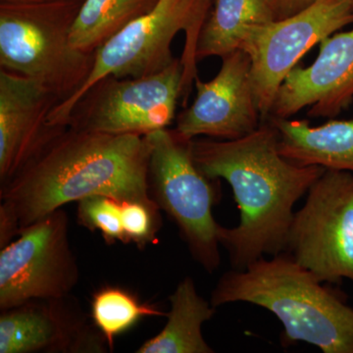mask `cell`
<instances>
[{"instance_id": "6da1fadb", "label": "cell", "mask_w": 353, "mask_h": 353, "mask_svg": "<svg viewBox=\"0 0 353 353\" xmlns=\"http://www.w3.org/2000/svg\"><path fill=\"white\" fill-rule=\"evenodd\" d=\"M192 157L209 179H225L233 190L240 223L219 227L220 245L232 267L243 270L264 255L284 252L294 204L326 169L301 166L279 152V134L270 122L233 141L192 139Z\"/></svg>"}, {"instance_id": "7a4b0ae2", "label": "cell", "mask_w": 353, "mask_h": 353, "mask_svg": "<svg viewBox=\"0 0 353 353\" xmlns=\"http://www.w3.org/2000/svg\"><path fill=\"white\" fill-rule=\"evenodd\" d=\"M150 157L146 136L67 126L0 187V199L13 211L21 229L90 196L154 201L148 183Z\"/></svg>"}, {"instance_id": "3957f363", "label": "cell", "mask_w": 353, "mask_h": 353, "mask_svg": "<svg viewBox=\"0 0 353 353\" xmlns=\"http://www.w3.org/2000/svg\"><path fill=\"white\" fill-rule=\"evenodd\" d=\"M323 284L290 254L281 252L225 273L210 303L215 308L248 303L267 309L284 326V347L304 341L324 353H353V308L343 292Z\"/></svg>"}, {"instance_id": "277c9868", "label": "cell", "mask_w": 353, "mask_h": 353, "mask_svg": "<svg viewBox=\"0 0 353 353\" xmlns=\"http://www.w3.org/2000/svg\"><path fill=\"white\" fill-rule=\"evenodd\" d=\"M212 4L213 0H158L150 12L132 21L95 50L87 80L71 97L54 106L48 118L50 124L67 126L77 102L102 79L139 78L170 66L176 59L172 43L180 32H185L182 57L185 101L197 78V39Z\"/></svg>"}, {"instance_id": "5b68a950", "label": "cell", "mask_w": 353, "mask_h": 353, "mask_svg": "<svg viewBox=\"0 0 353 353\" xmlns=\"http://www.w3.org/2000/svg\"><path fill=\"white\" fill-rule=\"evenodd\" d=\"M83 1H1V69L39 81L61 101L71 97L94 64V53L77 50L70 39Z\"/></svg>"}, {"instance_id": "8992f818", "label": "cell", "mask_w": 353, "mask_h": 353, "mask_svg": "<svg viewBox=\"0 0 353 353\" xmlns=\"http://www.w3.org/2000/svg\"><path fill=\"white\" fill-rule=\"evenodd\" d=\"M150 146L148 183L153 201L175 223L197 263L208 273L219 268L220 224L213 217L218 190L192 157V141L175 129L146 134Z\"/></svg>"}, {"instance_id": "52a82bcc", "label": "cell", "mask_w": 353, "mask_h": 353, "mask_svg": "<svg viewBox=\"0 0 353 353\" xmlns=\"http://www.w3.org/2000/svg\"><path fill=\"white\" fill-rule=\"evenodd\" d=\"M307 194L283 252L322 283L353 282V174L326 169Z\"/></svg>"}, {"instance_id": "ba28073f", "label": "cell", "mask_w": 353, "mask_h": 353, "mask_svg": "<svg viewBox=\"0 0 353 353\" xmlns=\"http://www.w3.org/2000/svg\"><path fill=\"white\" fill-rule=\"evenodd\" d=\"M182 58L139 78L108 77L94 83L70 114L67 126L110 134L146 136L167 129L183 94Z\"/></svg>"}, {"instance_id": "9c48e42d", "label": "cell", "mask_w": 353, "mask_h": 353, "mask_svg": "<svg viewBox=\"0 0 353 353\" xmlns=\"http://www.w3.org/2000/svg\"><path fill=\"white\" fill-rule=\"evenodd\" d=\"M80 278L69 217L57 209L20 230L0 252V309L69 296Z\"/></svg>"}, {"instance_id": "30bf717a", "label": "cell", "mask_w": 353, "mask_h": 353, "mask_svg": "<svg viewBox=\"0 0 353 353\" xmlns=\"http://www.w3.org/2000/svg\"><path fill=\"white\" fill-rule=\"evenodd\" d=\"M353 24L348 0H316L294 15L255 26L240 50L250 59V82L261 120L270 116L279 88L315 44Z\"/></svg>"}, {"instance_id": "8fae6325", "label": "cell", "mask_w": 353, "mask_h": 353, "mask_svg": "<svg viewBox=\"0 0 353 353\" xmlns=\"http://www.w3.org/2000/svg\"><path fill=\"white\" fill-rule=\"evenodd\" d=\"M196 97L176 117V132L188 139L199 136L233 141L260 126L261 114L250 82V59L238 50L222 57L219 73L203 83L196 79Z\"/></svg>"}, {"instance_id": "7c38bea8", "label": "cell", "mask_w": 353, "mask_h": 353, "mask_svg": "<svg viewBox=\"0 0 353 353\" xmlns=\"http://www.w3.org/2000/svg\"><path fill=\"white\" fill-rule=\"evenodd\" d=\"M108 341L70 296L1 310L0 353L106 352Z\"/></svg>"}, {"instance_id": "4fadbf2b", "label": "cell", "mask_w": 353, "mask_h": 353, "mask_svg": "<svg viewBox=\"0 0 353 353\" xmlns=\"http://www.w3.org/2000/svg\"><path fill=\"white\" fill-rule=\"evenodd\" d=\"M59 95L34 79L0 71V187L43 152L64 126L48 118Z\"/></svg>"}, {"instance_id": "5bb4252c", "label": "cell", "mask_w": 353, "mask_h": 353, "mask_svg": "<svg viewBox=\"0 0 353 353\" xmlns=\"http://www.w3.org/2000/svg\"><path fill=\"white\" fill-rule=\"evenodd\" d=\"M353 102V29L320 43L310 66H296L279 88L269 118H290L303 108L312 118H332Z\"/></svg>"}, {"instance_id": "9a60e30c", "label": "cell", "mask_w": 353, "mask_h": 353, "mask_svg": "<svg viewBox=\"0 0 353 353\" xmlns=\"http://www.w3.org/2000/svg\"><path fill=\"white\" fill-rule=\"evenodd\" d=\"M277 130L279 152L301 166H320L353 174V119L311 126L306 120L269 118Z\"/></svg>"}, {"instance_id": "2e32d148", "label": "cell", "mask_w": 353, "mask_h": 353, "mask_svg": "<svg viewBox=\"0 0 353 353\" xmlns=\"http://www.w3.org/2000/svg\"><path fill=\"white\" fill-rule=\"evenodd\" d=\"M171 308L163 329L145 341L138 353H213L202 326L215 314V307L197 292L194 279L183 278L169 297Z\"/></svg>"}, {"instance_id": "e0dca14e", "label": "cell", "mask_w": 353, "mask_h": 353, "mask_svg": "<svg viewBox=\"0 0 353 353\" xmlns=\"http://www.w3.org/2000/svg\"><path fill=\"white\" fill-rule=\"evenodd\" d=\"M274 20L275 0H213L197 39L196 61L240 50L252 28Z\"/></svg>"}, {"instance_id": "ac0fdd59", "label": "cell", "mask_w": 353, "mask_h": 353, "mask_svg": "<svg viewBox=\"0 0 353 353\" xmlns=\"http://www.w3.org/2000/svg\"><path fill=\"white\" fill-rule=\"evenodd\" d=\"M158 0H83L72 26V46L87 53L95 50L132 21L145 15Z\"/></svg>"}, {"instance_id": "d6986e66", "label": "cell", "mask_w": 353, "mask_h": 353, "mask_svg": "<svg viewBox=\"0 0 353 353\" xmlns=\"http://www.w3.org/2000/svg\"><path fill=\"white\" fill-rule=\"evenodd\" d=\"M90 316L94 326L108 341L109 350H113L115 339L136 326L141 319L167 314L157 306L139 301L129 290L108 285L92 296Z\"/></svg>"}, {"instance_id": "ffe728a7", "label": "cell", "mask_w": 353, "mask_h": 353, "mask_svg": "<svg viewBox=\"0 0 353 353\" xmlns=\"http://www.w3.org/2000/svg\"><path fill=\"white\" fill-rule=\"evenodd\" d=\"M77 216L82 226L92 232H99L108 243H127L122 201L105 196L87 197L78 202Z\"/></svg>"}, {"instance_id": "44dd1931", "label": "cell", "mask_w": 353, "mask_h": 353, "mask_svg": "<svg viewBox=\"0 0 353 353\" xmlns=\"http://www.w3.org/2000/svg\"><path fill=\"white\" fill-rule=\"evenodd\" d=\"M159 208L155 201H122V218L127 243L145 248L157 240L161 226Z\"/></svg>"}, {"instance_id": "7402d4cb", "label": "cell", "mask_w": 353, "mask_h": 353, "mask_svg": "<svg viewBox=\"0 0 353 353\" xmlns=\"http://www.w3.org/2000/svg\"><path fill=\"white\" fill-rule=\"evenodd\" d=\"M19 221L12 210L1 203L0 205V248L8 245L19 234Z\"/></svg>"}, {"instance_id": "603a6c76", "label": "cell", "mask_w": 353, "mask_h": 353, "mask_svg": "<svg viewBox=\"0 0 353 353\" xmlns=\"http://www.w3.org/2000/svg\"><path fill=\"white\" fill-rule=\"evenodd\" d=\"M316 0H275L276 19H284L303 10Z\"/></svg>"}, {"instance_id": "cb8c5ba5", "label": "cell", "mask_w": 353, "mask_h": 353, "mask_svg": "<svg viewBox=\"0 0 353 353\" xmlns=\"http://www.w3.org/2000/svg\"><path fill=\"white\" fill-rule=\"evenodd\" d=\"M4 2H37V1H46V0H1Z\"/></svg>"}, {"instance_id": "d4e9b609", "label": "cell", "mask_w": 353, "mask_h": 353, "mask_svg": "<svg viewBox=\"0 0 353 353\" xmlns=\"http://www.w3.org/2000/svg\"><path fill=\"white\" fill-rule=\"evenodd\" d=\"M348 1H350V6H352L353 9V0H348Z\"/></svg>"}]
</instances>
